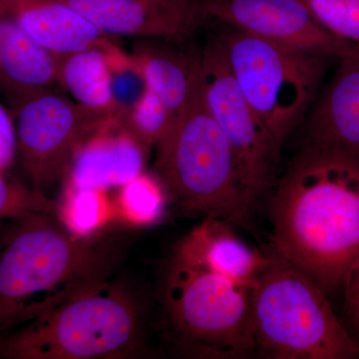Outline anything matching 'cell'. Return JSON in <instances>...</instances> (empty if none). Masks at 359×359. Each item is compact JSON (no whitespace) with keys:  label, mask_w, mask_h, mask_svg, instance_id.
I'll list each match as a JSON object with an SVG mask.
<instances>
[{"label":"cell","mask_w":359,"mask_h":359,"mask_svg":"<svg viewBox=\"0 0 359 359\" xmlns=\"http://www.w3.org/2000/svg\"><path fill=\"white\" fill-rule=\"evenodd\" d=\"M107 203L101 190L66 188L60 208L63 226L74 235H93L107 218Z\"/></svg>","instance_id":"20"},{"label":"cell","mask_w":359,"mask_h":359,"mask_svg":"<svg viewBox=\"0 0 359 359\" xmlns=\"http://www.w3.org/2000/svg\"><path fill=\"white\" fill-rule=\"evenodd\" d=\"M271 250L325 290L359 252V161L306 146L271 203Z\"/></svg>","instance_id":"1"},{"label":"cell","mask_w":359,"mask_h":359,"mask_svg":"<svg viewBox=\"0 0 359 359\" xmlns=\"http://www.w3.org/2000/svg\"><path fill=\"white\" fill-rule=\"evenodd\" d=\"M52 216L32 212L9 219L0 237V337L110 280L122 261L118 238L80 237Z\"/></svg>","instance_id":"2"},{"label":"cell","mask_w":359,"mask_h":359,"mask_svg":"<svg viewBox=\"0 0 359 359\" xmlns=\"http://www.w3.org/2000/svg\"><path fill=\"white\" fill-rule=\"evenodd\" d=\"M109 74L111 96L120 122L147 94L145 69L137 54L128 53L109 40L102 47Z\"/></svg>","instance_id":"19"},{"label":"cell","mask_w":359,"mask_h":359,"mask_svg":"<svg viewBox=\"0 0 359 359\" xmlns=\"http://www.w3.org/2000/svg\"><path fill=\"white\" fill-rule=\"evenodd\" d=\"M55 212V205L43 194L25 186L0 170V223L32 212Z\"/></svg>","instance_id":"24"},{"label":"cell","mask_w":359,"mask_h":359,"mask_svg":"<svg viewBox=\"0 0 359 359\" xmlns=\"http://www.w3.org/2000/svg\"><path fill=\"white\" fill-rule=\"evenodd\" d=\"M148 150L119 122L111 123L78 149L66 173V188L122 187L143 173Z\"/></svg>","instance_id":"13"},{"label":"cell","mask_w":359,"mask_h":359,"mask_svg":"<svg viewBox=\"0 0 359 359\" xmlns=\"http://www.w3.org/2000/svg\"><path fill=\"white\" fill-rule=\"evenodd\" d=\"M342 283L347 320L359 339V252L349 264Z\"/></svg>","instance_id":"26"},{"label":"cell","mask_w":359,"mask_h":359,"mask_svg":"<svg viewBox=\"0 0 359 359\" xmlns=\"http://www.w3.org/2000/svg\"><path fill=\"white\" fill-rule=\"evenodd\" d=\"M199 63L205 103L233 149L245 188L257 205L271 186L280 151L243 95L218 39L207 44Z\"/></svg>","instance_id":"9"},{"label":"cell","mask_w":359,"mask_h":359,"mask_svg":"<svg viewBox=\"0 0 359 359\" xmlns=\"http://www.w3.org/2000/svg\"><path fill=\"white\" fill-rule=\"evenodd\" d=\"M309 147L359 161V51L341 59L308 124Z\"/></svg>","instance_id":"15"},{"label":"cell","mask_w":359,"mask_h":359,"mask_svg":"<svg viewBox=\"0 0 359 359\" xmlns=\"http://www.w3.org/2000/svg\"><path fill=\"white\" fill-rule=\"evenodd\" d=\"M167 196L164 183L142 173L122 186L120 205L130 221L152 224L162 217Z\"/></svg>","instance_id":"21"},{"label":"cell","mask_w":359,"mask_h":359,"mask_svg":"<svg viewBox=\"0 0 359 359\" xmlns=\"http://www.w3.org/2000/svg\"><path fill=\"white\" fill-rule=\"evenodd\" d=\"M250 290L255 351L271 359H353L359 340L335 316L325 292L271 250Z\"/></svg>","instance_id":"5"},{"label":"cell","mask_w":359,"mask_h":359,"mask_svg":"<svg viewBox=\"0 0 359 359\" xmlns=\"http://www.w3.org/2000/svg\"><path fill=\"white\" fill-rule=\"evenodd\" d=\"M18 160V139L13 112L0 99V170L8 172Z\"/></svg>","instance_id":"25"},{"label":"cell","mask_w":359,"mask_h":359,"mask_svg":"<svg viewBox=\"0 0 359 359\" xmlns=\"http://www.w3.org/2000/svg\"><path fill=\"white\" fill-rule=\"evenodd\" d=\"M314 20L334 36L359 45V0H301Z\"/></svg>","instance_id":"23"},{"label":"cell","mask_w":359,"mask_h":359,"mask_svg":"<svg viewBox=\"0 0 359 359\" xmlns=\"http://www.w3.org/2000/svg\"><path fill=\"white\" fill-rule=\"evenodd\" d=\"M120 124L148 149L157 148L170 132L167 111L151 90Z\"/></svg>","instance_id":"22"},{"label":"cell","mask_w":359,"mask_h":359,"mask_svg":"<svg viewBox=\"0 0 359 359\" xmlns=\"http://www.w3.org/2000/svg\"><path fill=\"white\" fill-rule=\"evenodd\" d=\"M102 47L60 56L59 84L85 110L118 120Z\"/></svg>","instance_id":"18"},{"label":"cell","mask_w":359,"mask_h":359,"mask_svg":"<svg viewBox=\"0 0 359 359\" xmlns=\"http://www.w3.org/2000/svg\"><path fill=\"white\" fill-rule=\"evenodd\" d=\"M13 114L18 160L30 187L45 196L65 178L78 149L115 121L85 110L56 89L32 97Z\"/></svg>","instance_id":"8"},{"label":"cell","mask_w":359,"mask_h":359,"mask_svg":"<svg viewBox=\"0 0 359 359\" xmlns=\"http://www.w3.org/2000/svg\"><path fill=\"white\" fill-rule=\"evenodd\" d=\"M107 36L177 37L201 13L191 0H58Z\"/></svg>","instance_id":"11"},{"label":"cell","mask_w":359,"mask_h":359,"mask_svg":"<svg viewBox=\"0 0 359 359\" xmlns=\"http://www.w3.org/2000/svg\"><path fill=\"white\" fill-rule=\"evenodd\" d=\"M59 66L60 56L37 44L0 6V99L11 112L60 86Z\"/></svg>","instance_id":"12"},{"label":"cell","mask_w":359,"mask_h":359,"mask_svg":"<svg viewBox=\"0 0 359 359\" xmlns=\"http://www.w3.org/2000/svg\"><path fill=\"white\" fill-rule=\"evenodd\" d=\"M173 254L250 290L271 259L269 252L264 254L241 240L231 224L212 217H205L182 238Z\"/></svg>","instance_id":"14"},{"label":"cell","mask_w":359,"mask_h":359,"mask_svg":"<svg viewBox=\"0 0 359 359\" xmlns=\"http://www.w3.org/2000/svg\"><path fill=\"white\" fill-rule=\"evenodd\" d=\"M218 40L243 95L280 151L316 95L330 57L235 28Z\"/></svg>","instance_id":"7"},{"label":"cell","mask_w":359,"mask_h":359,"mask_svg":"<svg viewBox=\"0 0 359 359\" xmlns=\"http://www.w3.org/2000/svg\"><path fill=\"white\" fill-rule=\"evenodd\" d=\"M163 299L170 339L181 353L214 359L254 353L250 290L173 254Z\"/></svg>","instance_id":"6"},{"label":"cell","mask_w":359,"mask_h":359,"mask_svg":"<svg viewBox=\"0 0 359 359\" xmlns=\"http://www.w3.org/2000/svg\"><path fill=\"white\" fill-rule=\"evenodd\" d=\"M201 13L231 28L309 53L344 58L359 45L325 30L301 0H200Z\"/></svg>","instance_id":"10"},{"label":"cell","mask_w":359,"mask_h":359,"mask_svg":"<svg viewBox=\"0 0 359 359\" xmlns=\"http://www.w3.org/2000/svg\"><path fill=\"white\" fill-rule=\"evenodd\" d=\"M144 348L143 306L131 292L110 280L0 337V358H126Z\"/></svg>","instance_id":"3"},{"label":"cell","mask_w":359,"mask_h":359,"mask_svg":"<svg viewBox=\"0 0 359 359\" xmlns=\"http://www.w3.org/2000/svg\"><path fill=\"white\" fill-rule=\"evenodd\" d=\"M0 6L28 36L55 55L101 48L111 39L58 0H0Z\"/></svg>","instance_id":"16"},{"label":"cell","mask_w":359,"mask_h":359,"mask_svg":"<svg viewBox=\"0 0 359 359\" xmlns=\"http://www.w3.org/2000/svg\"><path fill=\"white\" fill-rule=\"evenodd\" d=\"M157 149V167L168 196L183 212L223 219L250 229L256 205L237 158L212 117L199 70L181 123Z\"/></svg>","instance_id":"4"},{"label":"cell","mask_w":359,"mask_h":359,"mask_svg":"<svg viewBox=\"0 0 359 359\" xmlns=\"http://www.w3.org/2000/svg\"><path fill=\"white\" fill-rule=\"evenodd\" d=\"M136 54L145 69L149 90L159 98L169 116L170 132L165 142L178 128L188 109L199 70V58H187L153 48H141Z\"/></svg>","instance_id":"17"}]
</instances>
